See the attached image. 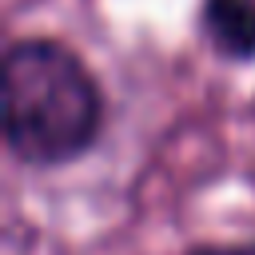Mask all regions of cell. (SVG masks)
Listing matches in <instances>:
<instances>
[{
    "mask_svg": "<svg viewBox=\"0 0 255 255\" xmlns=\"http://www.w3.org/2000/svg\"><path fill=\"white\" fill-rule=\"evenodd\" d=\"M203 28L227 60L255 56V0H203Z\"/></svg>",
    "mask_w": 255,
    "mask_h": 255,
    "instance_id": "2",
    "label": "cell"
},
{
    "mask_svg": "<svg viewBox=\"0 0 255 255\" xmlns=\"http://www.w3.org/2000/svg\"><path fill=\"white\" fill-rule=\"evenodd\" d=\"M4 139L32 167L68 163L92 147L104 100L76 52L56 40H20L0 68Z\"/></svg>",
    "mask_w": 255,
    "mask_h": 255,
    "instance_id": "1",
    "label": "cell"
},
{
    "mask_svg": "<svg viewBox=\"0 0 255 255\" xmlns=\"http://www.w3.org/2000/svg\"><path fill=\"white\" fill-rule=\"evenodd\" d=\"M187 255H255V239H247V243H207V247H195Z\"/></svg>",
    "mask_w": 255,
    "mask_h": 255,
    "instance_id": "3",
    "label": "cell"
}]
</instances>
